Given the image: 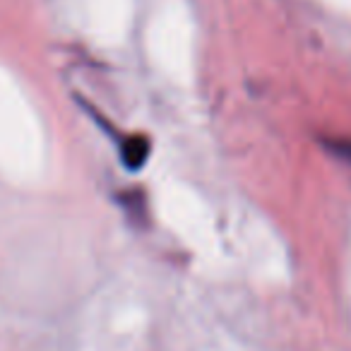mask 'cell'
Returning <instances> with one entry per match:
<instances>
[{"label":"cell","mask_w":351,"mask_h":351,"mask_svg":"<svg viewBox=\"0 0 351 351\" xmlns=\"http://www.w3.org/2000/svg\"><path fill=\"white\" fill-rule=\"evenodd\" d=\"M46 142L36 118L15 99L0 97V173L34 181L44 169Z\"/></svg>","instance_id":"3"},{"label":"cell","mask_w":351,"mask_h":351,"mask_svg":"<svg viewBox=\"0 0 351 351\" xmlns=\"http://www.w3.org/2000/svg\"><path fill=\"white\" fill-rule=\"evenodd\" d=\"M156 215L161 224L193 250L202 263L221 260V243L217 219L207 200L181 181H166L156 191Z\"/></svg>","instance_id":"2"},{"label":"cell","mask_w":351,"mask_h":351,"mask_svg":"<svg viewBox=\"0 0 351 351\" xmlns=\"http://www.w3.org/2000/svg\"><path fill=\"white\" fill-rule=\"evenodd\" d=\"M149 311L132 284L113 282L89 303L80 351H137L145 341Z\"/></svg>","instance_id":"1"},{"label":"cell","mask_w":351,"mask_h":351,"mask_svg":"<svg viewBox=\"0 0 351 351\" xmlns=\"http://www.w3.org/2000/svg\"><path fill=\"white\" fill-rule=\"evenodd\" d=\"M241 241L250 267L265 279H284L289 274L287 255L279 245L277 236L258 217H245L241 221Z\"/></svg>","instance_id":"4"}]
</instances>
